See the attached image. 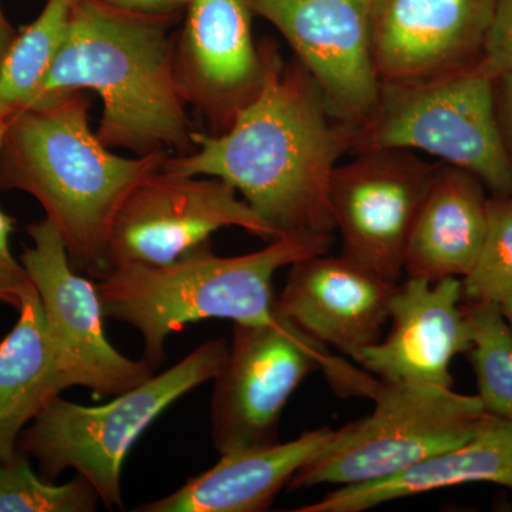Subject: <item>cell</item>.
<instances>
[{
	"instance_id": "15",
	"label": "cell",
	"mask_w": 512,
	"mask_h": 512,
	"mask_svg": "<svg viewBox=\"0 0 512 512\" xmlns=\"http://www.w3.org/2000/svg\"><path fill=\"white\" fill-rule=\"evenodd\" d=\"M389 319L386 339L352 359L382 383L453 386L451 362L473 346L461 278L407 279L393 293Z\"/></svg>"
},
{
	"instance_id": "9",
	"label": "cell",
	"mask_w": 512,
	"mask_h": 512,
	"mask_svg": "<svg viewBox=\"0 0 512 512\" xmlns=\"http://www.w3.org/2000/svg\"><path fill=\"white\" fill-rule=\"evenodd\" d=\"M32 247L20 255L39 293L60 386L92 390L104 399L134 389L154 376L146 359L121 355L107 340L96 284L77 274L57 229L43 220L29 225Z\"/></svg>"
},
{
	"instance_id": "29",
	"label": "cell",
	"mask_w": 512,
	"mask_h": 512,
	"mask_svg": "<svg viewBox=\"0 0 512 512\" xmlns=\"http://www.w3.org/2000/svg\"><path fill=\"white\" fill-rule=\"evenodd\" d=\"M16 35H18V32L12 28L9 20L6 19L2 8H0V62H2L6 52H8V49L10 45H12L13 39H15Z\"/></svg>"
},
{
	"instance_id": "17",
	"label": "cell",
	"mask_w": 512,
	"mask_h": 512,
	"mask_svg": "<svg viewBox=\"0 0 512 512\" xmlns=\"http://www.w3.org/2000/svg\"><path fill=\"white\" fill-rule=\"evenodd\" d=\"M338 430L320 427L298 439L221 454L210 470L170 495L141 505L137 512H261L313 458L322 454Z\"/></svg>"
},
{
	"instance_id": "6",
	"label": "cell",
	"mask_w": 512,
	"mask_h": 512,
	"mask_svg": "<svg viewBox=\"0 0 512 512\" xmlns=\"http://www.w3.org/2000/svg\"><path fill=\"white\" fill-rule=\"evenodd\" d=\"M421 151L480 178L494 195H512V160L504 146L495 80L478 67L420 80L382 83L352 150Z\"/></svg>"
},
{
	"instance_id": "16",
	"label": "cell",
	"mask_w": 512,
	"mask_h": 512,
	"mask_svg": "<svg viewBox=\"0 0 512 512\" xmlns=\"http://www.w3.org/2000/svg\"><path fill=\"white\" fill-rule=\"evenodd\" d=\"M397 285L343 255L309 256L291 265L275 313L353 357L379 342Z\"/></svg>"
},
{
	"instance_id": "14",
	"label": "cell",
	"mask_w": 512,
	"mask_h": 512,
	"mask_svg": "<svg viewBox=\"0 0 512 512\" xmlns=\"http://www.w3.org/2000/svg\"><path fill=\"white\" fill-rule=\"evenodd\" d=\"M249 0H190L175 74L185 103L207 117L215 133L231 126L264 80V60L252 35Z\"/></svg>"
},
{
	"instance_id": "11",
	"label": "cell",
	"mask_w": 512,
	"mask_h": 512,
	"mask_svg": "<svg viewBox=\"0 0 512 512\" xmlns=\"http://www.w3.org/2000/svg\"><path fill=\"white\" fill-rule=\"evenodd\" d=\"M439 167L400 148L362 151L336 165L329 205L342 255L399 284L414 220Z\"/></svg>"
},
{
	"instance_id": "12",
	"label": "cell",
	"mask_w": 512,
	"mask_h": 512,
	"mask_svg": "<svg viewBox=\"0 0 512 512\" xmlns=\"http://www.w3.org/2000/svg\"><path fill=\"white\" fill-rule=\"evenodd\" d=\"M291 45L333 116L356 130L375 110L369 0H249Z\"/></svg>"
},
{
	"instance_id": "4",
	"label": "cell",
	"mask_w": 512,
	"mask_h": 512,
	"mask_svg": "<svg viewBox=\"0 0 512 512\" xmlns=\"http://www.w3.org/2000/svg\"><path fill=\"white\" fill-rule=\"evenodd\" d=\"M332 235L288 234L252 254L215 255L208 242L167 265L109 269L97 282L106 318L133 326L144 359L161 365L168 336L205 319L234 323L276 318V272L309 256L328 254Z\"/></svg>"
},
{
	"instance_id": "3",
	"label": "cell",
	"mask_w": 512,
	"mask_h": 512,
	"mask_svg": "<svg viewBox=\"0 0 512 512\" xmlns=\"http://www.w3.org/2000/svg\"><path fill=\"white\" fill-rule=\"evenodd\" d=\"M170 18L127 12L104 0H73L66 36L32 103L92 90L103 101L96 134L104 146L137 156L192 153L194 130L175 74Z\"/></svg>"
},
{
	"instance_id": "22",
	"label": "cell",
	"mask_w": 512,
	"mask_h": 512,
	"mask_svg": "<svg viewBox=\"0 0 512 512\" xmlns=\"http://www.w3.org/2000/svg\"><path fill=\"white\" fill-rule=\"evenodd\" d=\"M473 346L468 357L476 373L485 413L512 421V330L498 303L464 299Z\"/></svg>"
},
{
	"instance_id": "30",
	"label": "cell",
	"mask_w": 512,
	"mask_h": 512,
	"mask_svg": "<svg viewBox=\"0 0 512 512\" xmlns=\"http://www.w3.org/2000/svg\"><path fill=\"white\" fill-rule=\"evenodd\" d=\"M501 313L512 330V295L500 303Z\"/></svg>"
},
{
	"instance_id": "1",
	"label": "cell",
	"mask_w": 512,
	"mask_h": 512,
	"mask_svg": "<svg viewBox=\"0 0 512 512\" xmlns=\"http://www.w3.org/2000/svg\"><path fill=\"white\" fill-rule=\"evenodd\" d=\"M259 49L264 80L254 99L222 133L192 131L194 151L168 156L161 170L220 178L278 237L332 235L330 178L355 130L330 113L301 64L284 63L271 43Z\"/></svg>"
},
{
	"instance_id": "18",
	"label": "cell",
	"mask_w": 512,
	"mask_h": 512,
	"mask_svg": "<svg viewBox=\"0 0 512 512\" xmlns=\"http://www.w3.org/2000/svg\"><path fill=\"white\" fill-rule=\"evenodd\" d=\"M466 484H497L512 490V421L485 413L476 433L460 446L396 476L338 487L295 511L365 512L392 501Z\"/></svg>"
},
{
	"instance_id": "26",
	"label": "cell",
	"mask_w": 512,
	"mask_h": 512,
	"mask_svg": "<svg viewBox=\"0 0 512 512\" xmlns=\"http://www.w3.org/2000/svg\"><path fill=\"white\" fill-rule=\"evenodd\" d=\"M15 222V218L0 208V302L18 309L23 295L33 284L25 266L10 248Z\"/></svg>"
},
{
	"instance_id": "19",
	"label": "cell",
	"mask_w": 512,
	"mask_h": 512,
	"mask_svg": "<svg viewBox=\"0 0 512 512\" xmlns=\"http://www.w3.org/2000/svg\"><path fill=\"white\" fill-rule=\"evenodd\" d=\"M488 225V198L476 175L440 164L414 220L404 272L437 282L464 278L476 264Z\"/></svg>"
},
{
	"instance_id": "28",
	"label": "cell",
	"mask_w": 512,
	"mask_h": 512,
	"mask_svg": "<svg viewBox=\"0 0 512 512\" xmlns=\"http://www.w3.org/2000/svg\"><path fill=\"white\" fill-rule=\"evenodd\" d=\"M114 8L141 15L170 16L190 0H104Z\"/></svg>"
},
{
	"instance_id": "2",
	"label": "cell",
	"mask_w": 512,
	"mask_h": 512,
	"mask_svg": "<svg viewBox=\"0 0 512 512\" xmlns=\"http://www.w3.org/2000/svg\"><path fill=\"white\" fill-rule=\"evenodd\" d=\"M89 111L83 90L18 111L0 143V190L36 198L74 269L99 278L107 271V241L117 212L137 185L161 170L168 153H111L90 128Z\"/></svg>"
},
{
	"instance_id": "27",
	"label": "cell",
	"mask_w": 512,
	"mask_h": 512,
	"mask_svg": "<svg viewBox=\"0 0 512 512\" xmlns=\"http://www.w3.org/2000/svg\"><path fill=\"white\" fill-rule=\"evenodd\" d=\"M495 110L504 146L512 160V73L495 79Z\"/></svg>"
},
{
	"instance_id": "20",
	"label": "cell",
	"mask_w": 512,
	"mask_h": 512,
	"mask_svg": "<svg viewBox=\"0 0 512 512\" xmlns=\"http://www.w3.org/2000/svg\"><path fill=\"white\" fill-rule=\"evenodd\" d=\"M19 318L0 342V463L19 453V437L63 392L35 286L23 295Z\"/></svg>"
},
{
	"instance_id": "24",
	"label": "cell",
	"mask_w": 512,
	"mask_h": 512,
	"mask_svg": "<svg viewBox=\"0 0 512 512\" xmlns=\"http://www.w3.org/2000/svg\"><path fill=\"white\" fill-rule=\"evenodd\" d=\"M461 281L466 301L500 305L512 295V195L488 198L483 248Z\"/></svg>"
},
{
	"instance_id": "13",
	"label": "cell",
	"mask_w": 512,
	"mask_h": 512,
	"mask_svg": "<svg viewBox=\"0 0 512 512\" xmlns=\"http://www.w3.org/2000/svg\"><path fill=\"white\" fill-rule=\"evenodd\" d=\"M498 0H369L380 84L470 69L483 56Z\"/></svg>"
},
{
	"instance_id": "7",
	"label": "cell",
	"mask_w": 512,
	"mask_h": 512,
	"mask_svg": "<svg viewBox=\"0 0 512 512\" xmlns=\"http://www.w3.org/2000/svg\"><path fill=\"white\" fill-rule=\"evenodd\" d=\"M316 370H323L343 392L370 399L382 384L330 356L326 346L279 315L271 322L234 323L228 356L212 392L215 450L227 454L276 443L286 404Z\"/></svg>"
},
{
	"instance_id": "23",
	"label": "cell",
	"mask_w": 512,
	"mask_h": 512,
	"mask_svg": "<svg viewBox=\"0 0 512 512\" xmlns=\"http://www.w3.org/2000/svg\"><path fill=\"white\" fill-rule=\"evenodd\" d=\"M99 500L96 488L80 474L66 484L36 474L23 451L0 463V512H90Z\"/></svg>"
},
{
	"instance_id": "10",
	"label": "cell",
	"mask_w": 512,
	"mask_h": 512,
	"mask_svg": "<svg viewBox=\"0 0 512 512\" xmlns=\"http://www.w3.org/2000/svg\"><path fill=\"white\" fill-rule=\"evenodd\" d=\"M229 227L268 241L278 238L275 229L220 178L157 171L131 191L117 212L107 241V271L171 264Z\"/></svg>"
},
{
	"instance_id": "8",
	"label": "cell",
	"mask_w": 512,
	"mask_h": 512,
	"mask_svg": "<svg viewBox=\"0 0 512 512\" xmlns=\"http://www.w3.org/2000/svg\"><path fill=\"white\" fill-rule=\"evenodd\" d=\"M369 416L338 429L289 490L372 483L396 476L470 439L485 416L480 397L431 384L382 383Z\"/></svg>"
},
{
	"instance_id": "5",
	"label": "cell",
	"mask_w": 512,
	"mask_h": 512,
	"mask_svg": "<svg viewBox=\"0 0 512 512\" xmlns=\"http://www.w3.org/2000/svg\"><path fill=\"white\" fill-rule=\"evenodd\" d=\"M227 356L225 340L202 343L171 369L101 406L69 402L59 394L22 431L19 450L35 458L47 480L77 471L96 488L104 507L123 508L121 471L138 437L171 404L214 380Z\"/></svg>"
},
{
	"instance_id": "25",
	"label": "cell",
	"mask_w": 512,
	"mask_h": 512,
	"mask_svg": "<svg viewBox=\"0 0 512 512\" xmlns=\"http://www.w3.org/2000/svg\"><path fill=\"white\" fill-rule=\"evenodd\" d=\"M478 67L494 80L512 73V0H498Z\"/></svg>"
},
{
	"instance_id": "21",
	"label": "cell",
	"mask_w": 512,
	"mask_h": 512,
	"mask_svg": "<svg viewBox=\"0 0 512 512\" xmlns=\"http://www.w3.org/2000/svg\"><path fill=\"white\" fill-rule=\"evenodd\" d=\"M72 5L73 0H47L0 62V143L6 124L32 103L49 73L69 28Z\"/></svg>"
}]
</instances>
